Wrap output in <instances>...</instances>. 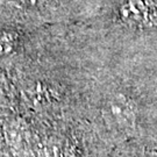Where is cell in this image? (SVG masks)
<instances>
[{"label":"cell","mask_w":157,"mask_h":157,"mask_svg":"<svg viewBox=\"0 0 157 157\" xmlns=\"http://www.w3.org/2000/svg\"><path fill=\"white\" fill-rule=\"evenodd\" d=\"M102 118L109 127L128 133L135 127L136 113L132 100L122 93L109 95L102 104Z\"/></svg>","instance_id":"6da1fadb"},{"label":"cell","mask_w":157,"mask_h":157,"mask_svg":"<svg viewBox=\"0 0 157 157\" xmlns=\"http://www.w3.org/2000/svg\"><path fill=\"white\" fill-rule=\"evenodd\" d=\"M14 105V92L12 84L4 71L0 70V108H12Z\"/></svg>","instance_id":"7a4b0ae2"},{"label":"cell","mask_w":157,"mask_h":157,"mask_svg":"<svg viewBox=\"0 0 157 157\" xmlns=\"http://www.w3.org/2000/svg\"><path fill=\"white\" fill-rule=\"evenodd\" d=\"M17 45V35L13 32L0 33V58L12 56Z\"/></svg>","instance_id":"3957f363"},{"label":"cell","mask_w":157,"mask_h":157,"mask_svg":"<svg viewBox=\"0 0 157 157\" xmlns=\"http://www.w3.org/2000/svg\"><path fill=\"white\" fill-rule=\"evenodd\" d=\"M146 8L139 0H129L122 7L121 14L126 19H133L134 22H140L141 19H144Z\"/></svg>","instance_id":"277c9868"},{"label":"cell","mask_w":157,"mask_h":157,"mask_svg":"<svg viewBox=\"0 0 157 157\" xmlns=\"http://www.w3.org/2000/svg\"><path fill=\"white\" fill-rule=\"evenodd\" d=\"M15 1H17L21 6H27V7H32L37 2V0H15Z\"/></svg>","instance_id":"5b68a950"}]
</instances>
